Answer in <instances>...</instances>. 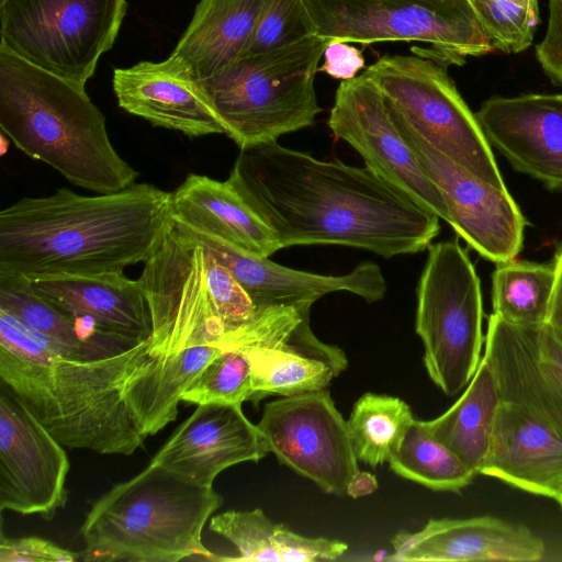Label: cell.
Segmentation results:
<instances>
[{"instance_id": "obj_32", "label": "cell", "mask_w": 562, "mask_h": 562, "mask_svg": "<svg viewBox=\"0 0 562 562\" xmlns=\"http://www.w3.org/2000/svg\"><path fill=\"white\" fill-rule=\"evenodd\" d=\"M494 50L519 54L533 43L540 24L538 0H467Z\"/></svg>"}, {"instance_id": "obj_23", "label": "cell", "mask_w": 562, "mask_h": 562, "mask_svg": "<svg viewBox=\"0 0 562 562\" xmlns=\"http://www.w3.org/2000/svg\"><path fill=\"white\" fill-rule=\"evenodd\" d=\"M171 216L254 256L269 258L281 249L269 227L228 180L188 175L171 192Z\"/></svg>"}, {"instance_id": "obj_2", "label": "cell", "mask_w": 562, "mask_h": 562, "mask_svg": "<svg viewBox=\"0 0 562 562\" xmlns=\"http://www.w3.org/2000/svg\"><path fill=\"white\" fill-rule=\"evenodd\" d=\"M171 192L149 183L111 193L61 188L0 211V272L94 276L145 262L171 224Z\"/></svg>"}, {"instance_id": "obj_8", "label": "cell", "mask_w": 562, "mask_h": 562, "mask_svg": "<svg viewBox=\"0 0 562 562\" xmlns=\"http://www.w3.org/2000/svg\"><path fill=\"white\" fill-rule=\"evenodd\" d=\"M414 55H384L363 75L382 93L389 110L437 150L480 180L507 189L493 149L474 112L448 74L450 65L431 48Z\"/></svg>"}, {"instance_id": "obj_40", "label": "cell", "mask_w": 562, "mask_h": 562, "mask_svg": "<svg viewBox=\"0 0 562 562\" xmlns=\"http://www.w3.org/2000/svg\"><path fill=\"white\" fill-rule=\"evenodd\" d=\"M376 488V477L369 472L359 471L351 479L347 488V495L352 498H359L372 494Z\"/></svg>"}, {"instance_id": "obj_18", "label": "cell", "mask_w": 562, "mask_h": 562, "mask_svg": "<svg viewBox=\"0 0 562 562\" xmlns=\"http://www.w3.org/2000/svg\"><path fill=\"white\" fill-rule=\"evenodd\" d=\"M267 453L261 432L245 416L240 404L206 403L198 405L176 428L150 463L213 486L225 469L258 462Z\"/></svg>"}, {"instance_id": "obj_30", "label": "cell", "mask_w": 562, "mask_h": 562, "mask_svg": "<svg viewBox=\"0 0 562 562\" xmlns=\"http://www.w3.org/2000/svg\"><path fill=\"white\" fill-rule=\"evenodd\" d=\"M387 462L397 475L434 491L459 493L476 475L417 419Z\"/></svg>"}, {"instance_id": "obj_39", "label": "cell", "mask_w": 562, "mask_h": 562, "mask_svg": "<svg viewBox=\"0 0 562 562\" xmlns=\"http://www.w3.org/2000/svg\"><path fill=\"white\" fill-rule=\"evenodd\" d=\"M554 283L546 326L562 345V246L555 254Z\"/></svg>"}, {"instance_id": "obj_37", "label": "cell", "mask_w": 562, "mask_h": 562, "mask_svg": "<svg viewBox=\"0 0 562 562\" xmlns=\"http://www.w3.org/2000/svg\"><path fill=\"white\" fill-rule=\"evenodd\" d=\"M324 64L318 69L335 79L350 80L366 65L362 53L347 42L330 40L324 50Z\"/></svg>"}, {"instance_id": "obj_1", "label": "cell", "mask_w": 562, "mask_h": 562, "mask_svg": "<svg viewBox=\"0 0 562 562\" xmlns=\"http://www.w3.org/2000/svg\"><path fill=\"white\" fill-rule=\"evenodd\" d=\"M227 180L281 249L341 245L390 259L427 249L440 231L438 216L368 167L278 142L240 149Z\"/></svg>"}, {"instance_id": "obj_36", "label": "cell", "mask_w": 562, "mask_h": 562, "mask_svg": "<svg viewBox=\"0 0 562 562\" xmlns=\"http://www.w3.org/2000/svg\"><path fill=\"white\" fill-rule=\"evenodd\" d=\"M536 58L550 81L562 87V0H548V23Z\"/></svg>"}, {"instance_id": "obj_20", "label": "cell", "mask_w": 562, "mask_h": 562, "mask_svg": "<svg viewBox=\"0 0 562 562\" xmlns=\"http://www.w3.org/2000/svg\"><path fill=\"white\" fill-rule=\"evenodd\" d=\"M112 82L119 105L155 126L190 137L225 134L200 82L172 56L115 68Z\"/></svg>"}, {"instance_id": "obj_34", "label": "cell", "mask_w": 562, "mask_h": 562, "mask_svg": "<svg viewBox=\"0 0 562 562\" xmlns=\"http://www.w3.org/2000/svg\"><path fill=\"white\" fill-rule=\"evenodd\" d=\"M312 34L303 0H265L243 56L286 46Z\"/></svg>"}, {"instance_id": "obj_4", "label": "cell", "mask_w": 562, "mask_h": 562, "mask_svg": "<svg viewBox=\"0 0 562 562\" xmlns=\"http://www.w3.org/2000/svg\"><path fill=\"white\" fill-rule=\"evenodd\" d=\"M0 127L20 150L95 193L123 190L139 173L112 145L105 117L80 86L0 46Z\"/></svg>"}, {"instance_id": "obj_33", "label": "cell", "mask_w": 562, "mask_h": 562, "mask_svg": "<svg viewBox=\"0 0 562 562\" xmlns=\"http://www.w3.org/2000/svg\"><path fill=\"white\" fill-rule=\"evenodd\" d=\"M252 392L251 366L239 349H227L215 357L184 390L181 401L201 405L206 403L243 404Z\"/></svg>"}, {"instance_id": "obj_11", "label": "cell", "mask_w": 562, "mask_h": 562, "mask_svg": "<svg viewBox=\"0 0 562 562\" xmlns=\"http://www.w3.org/2000/svg\"><path fill=\"white\" fill-rule=\"evenodd\" d=\"M126 0H5L0 46L74 83L86 86L114 44Z\"/></svg>"}, {"instance_id": "obj_19", "label": "cell", "mask_w": 562, "mask_h": 562, "mask_svg": "<svg viewBox=\"0 0 562 562\" xmlns=\"http://www.w3.org/2000/svg\"><path fill=\"white\" fill-rule=\"evenodd\" d=\"M391 542L393 553L385 560L397 562H533L546 553L543 540L528 527L492 516L431 518Z\"/></svg>"}, {"instance_id": "obj_17", "label": "cell", "mask_w": 562, "mask_h": 562, "mask_svg": "<svg viewBox=\"0 0 562 562\" xmlns=\"http://www.w3.org/2000/svg\"><path fill=\"white\" fill-rule=\"evenodd\" d=\"M182 225L233 274L260 312L314 304L333 292H350L368 303L382 300L386 293L385 279L375 262L363 261L342 276L317 274L280 266Z\"/></svg>"}, {"instance_id": "obj_10", "label": "cell", "mask_w": 562, "mask_h": 562, "mask_svg": "<svg viewBox=\"0 0 562 562\" xmlns=\"http://www.w3.org/2000/svg\"><path fill=\"white\" fill-rule=\"evenodd\" d=\"M313 34L347 43L423 42L448 64L494 53L467 0H303Z\"/></svg>"}, {"instance_id": "obj_9", "label": "cell", "mask_w": 562, "mask_h": 562, "mask_svg": "<svg viewBox=\"0 0 562 562\" xmlns=\"http://www.w3.org/2000/svg\"><path fill=\"white\" fill-rule=\"evenodd\" d=\"M417 285L415 330L430 380L448 396L467 387L482 359L481 283L456 240L430 244Z\"/></svg>"}, {"instance_id": "obj_15", "label": "cell", "mask_w": 562, "mask_h": 562, "mask_svg": "<svg viewBox=\"0 0 562 562\" xmlns=\"http://www.w3.org/2000/svg\"><path fill=\"white\" fill-rule=\"evenodd\" d=\"M63 443L1 385L0 509L50 520L67 502L70 469Z\"/></svg>"}, {"instance_id": "obj_22", "label": "cell", "mask_w": 562, "mask_h": 562, "mask_svg": "<svg viewBox=\"0 0 562 562\" xmlns=\"http://www.w3.org/2000/svg\"><path fill=\"white\" fill-rule=\"evenodd\" d=\"M26 279L37 295L72 317L90 319L109 333L135 341L151 335L150 313L139 281L123 271Z\"/></svg>"}, {"instance_id": "obj_13", "label": "cell", "mask_w": 562, "mask_h": 562, "mask_svg": "<svg viewBox=\"0 0 562 562\" xmlns=\"http://www.w3.org/2000/svg\"><path fill=\"white\" fill-rule=\"evenodd\" d=\"M390 114L423 171L441 193L448 224L457 235L490 261L515 259L522 248L527 221L509 191L480 180Z\"/></svg>"}, {"instance_id": "obj_42", "label": "cell", "mask_w": 562, "mask_h": 562, "mask_svg": "<svg viewBox=\"0 0 562 562\" xmlns=\"http://www.w3.org/2000/svg\"><path fill=\"white\" fill-rule=\"evenodd\" d=\"M5 0H0V3L4 2Z\"/></svg>"}, {"instance_id": "obj_28", "label": "cell", "mask_w": 562, "mask_h": 562, "mask_svg": "<svg viewBox=\"0 0 562 562\" xmlns=\"http://www.w3.org/2000/svg\"><path fill=\"white\" fill-rule=\"evenodd\" d=\"M553 283V261L498 262L492 274V313L516 326L540 328L547 322Z\"/></svg>"}, {"instance_id": "obj_26", "label": "cell", "mask_w": 562, "mask_h": 562, "mask_svg": "<svg viewBox=\"0 0 562 562\" xmlns=\"http://www.w3.org/2000/svg\"><path fill=\"white\" fill-rule=\"evenodd\" d=\"M210 529L227 539L237 558L216 561L315 562L331 561L348 550L346 542L324 537H306L271 521L261 509L227 510L213 516Z\"/></svg>"}, {"instance_id": "obj_14", "label": "cell", "mask_w": 562, "mask_h": 562, "mask_svg": "<svg viewBox=\"0 0 562 562\" xmlns=\"http://www.w3.org/2000/svg\"><path fill=\"white\" fill-rule=\"evenodd\" d=\"M328 126L364 159L366 167L424 210L449 223L445 200L401 135L389 106L363 74L339 83Z\"/></svg>"}, {"instance_id": "obj_27", "label": "cell", "mask_w": 562, "mask_h": 562, "mask_svg": "<svg viewBox=\"0 0 562 562\" xmlns=\"http://www.w3.org/2000/svg\"><path fill=\"white\" fill-rule=\"evenodd\" d=\"M501 404L494 375L482 357L457 402L440 416L423 423L436 440L479 474L488 451Z\"/></svg>"}, {"instance_id": "obj_29", "label": "cell", "mask_w": 562, "mask_h": 562, "mask_svg": "<svg viewBox=\"0 0 562 562\" xmlns=\"http://www.w3.org/2000/svg\"><path fill=\"white\" fill-rule=\"evenodd\" d=\"M414 420L409 405L400 397L364 393L347 420L358 461L372 468L389 461Z\"/></svg>"}, {"instance_id": "obj_5", "label": "cell", "mask_w": 562, "mask_h": 562, "mask_svg": "<svg viewBox=\"0 0 562 562\" xmlns=\"http://www.w3.org/2000/svg\"><path fill=\"white\" fill-rule=\"evenodd\" d=\"M222 503L213 486L149 463L94 501L80 527V560L216 561L202 543V530Z\"/></svg>"}, {"instance_id": "obj_25", "label": "cell", "mask_w": 562, "mask_h": 562, "mask_svg": "<svg viewBox=\"0 0 562 562\" xmlns=\"http://www.w3.org/2000/svg\"><path fill=\"white\" fill-rule=\"evenodd\" d=\"M265 0H201L172 57L198 81L224 70L244 55Z\"/></svg>"}, {"instance_id": "obj_31", "label": "cell", "mask_w": 562, "mask_h": 562, "mask_svg": "<svg viewBox=\"0 0 562 562\" xmlns=\"http://www.w3.org/2000/svg\"><path fill=\"white\" fill-rule=\"evenodd\" d=\"M0 308L44 335L68 356H111L86 341L77 319L37 295L25 277L0 272Z\"/></svg>"}, {"instance_id": "obj_38", "label": "cell", "mask_w": 562, "mask_h": 562, "mask_svg": "<svg viewBox=\"0 0 562 562\" xmlns=\"http://www.w3.org/2000/svg\"><path fill=\"white\" fill-rule=\"evenodd\" d=\"M539 363L562 417V345L546 325L539 329Z\"/></svg>"}, {"instance_id": "obj_35", "label": "cell", "mask_w": 562, "mask_h": 562, "mask_svg": "<svg viewBox=\"0 0 562 562\" xmlns=\"http://www.w3.org/2000/svg\"><path fill=\"white\" fill-rule=\"evenodd\" d=\"M77 552L38 537L5 538L1 536L0 562H74Z\"/></svg>"}, {"instance_id": "obj_41", "label": "cell", "mask_w": 562, "mask_h": 562, "mask_svg": "<svg viewBox=\"0 0 562 562\" xmlns=\"http://www.w3.org/2000/svg\"><path fill=\"white\" fill-rule=\"evenodd\" d=\"M554 499L557 501V503L562 508V486L560 487L559 492L557 493Z\"/></svg>"}, {"instance_id": "obj_16", "label": "cell", "mask_w": 562, "mask_h": 562, "mask_svg": "<svg viewBox=\"0 0 562 562\" xmlns=\"http://www.w3.org/2000/svg\"><path fill=\"white\" fill-rule=\"evenodd\" d=\"M475 115L492 149L515 170L562 190V93L492 97Z\"/></svg>"}, {"instance_id": "obj_7", "label": "cell", "mask_w": 562, "mask_h": 562, "mask_svg": "<svg viewBox=\"0 0 562 562\" xmlns=\"http://www.w3.org/2000/svg\"><path fill=\"white\" fill-rule=\"evenodd\" d=\"M329 41L312 34L286 46L241 56L199 81L225 134L239 149L277 142L314 124L322 111L314 77Z\"/></svg>"}, {"instance_id": "obj_21", "label": "cell", "mask_w": 562, "mask_h": 562, "mask_svg": "<svg viewBox=\"0 0 562 562\" xmlns=\"http://www.w3.org/2000/svg\"><path fill=\"white\" fill-rule=\"evenodd\" d=\"M479 474L554 498L562 486V437L528 409L502 403Z\"/></svg>"}, {"instance_id": "obj_24", "label": "cell", "mask_w": 562, "mask_h": 562, "mask_svg": "<svg viewBox=\"0 0 562 562\" xmlns=\"http://www.w3.org/2000/svg\"><path fill=\"white\" fill-rule=\"evenodd\" d=\"M239 350L250 361V401L255 404L270 395L290 396L324 390L348 366L339 347L325 344L314 335L310 316L276 346Z\"/></svg>"}, {"instance_id": "obj_3", "label": "cell", "mask_w": 562, "mask_h": 562, "mask_svg": "<svg viewBox=\"0 0 562 562\" xmlns=\"http://www.w3.org/2000/svg\"><path fill=\"white\" fill-rule=\"evenodd\" d=\"M150 337L103 357H71L0 308L1 385L66 447L131 456L148 437L130 390L154 358Z\"/></svg>"}, {"instance_id": "obj_12", "label": "cell", "mask_w": 562, "mask_h": 562, "mask_svg": "<svg viewBox=\"0 0 562 562\" xmlns=\"http://www.w3.org/2000/svg\"><path fill=\"white\" fill-rule=\"evenodd\" d=\"M257 427L280 463L327 494L347 495L360 469L347 420L328 391L281 396L267 403Z\"/></svg>"}, {"instance_id": "obj_6", "label": "cell", "mask_w": 562, "mask_h": 562, "mask_svg": "<svg viewBox=\"0 0 562 562\" xmlns=\"http://www.w3.org/2000/svg\"><path fill=\"white\" fill-rule=\"evenodd\" d=\"M138 281L150 313L153 357L217 347L262 313L233 274L173 218Z\"/></svg>"}]
</instances>
